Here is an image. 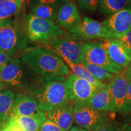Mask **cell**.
<instances>
[{"label":"cell","instance_id":"cell-33","mask_svg":"<svg viewBox=\"0 0 131 131\" xmlns=\"http://www.w3.org/2000/svg\"><path fill=\"white\" fill-rule=\"evenodd\" d=\"M123 72L127 80H128L129 82L131 83V64L126 68L125 70H123Z\"/></svg>","mask_w":131,"mask_h":131},{"label":"cell","instance_id":"cell-4","mask_svg":"<svg viewBox=\"0 0 131 131\" xmlns=\"http://www.w3.org/2000/svg\"><path fill=\"white\" fill-rule=\"evenodd\" d=\"M24 32L29 40L42 44H50L66 35V32L53 21L37 17L32 14L26 17Z\"/></svg>","mask_w":131,"mask_h":131},{"label":"cell","instance_id":"cell-3","mask_svg":"<svg viewBox=\"0 0 131 131\" xmlns=\"http://www.w3.org/2000/svg\"><path fill=\"white\" fill-rule=\"evenodd\" d=\"M38 77V75L18 58L12 59L0 71V80L4 85L27 93Z\"/></svg>","mask_w":131,"mask_h":131},{"label":"cell","instance_id":"cell-37","mask_svg":"<svg viewBox=\"0 0 131 131\" xmlns=\"http://www.w3.org/2000/svg\"><path fill=\"white\" fill-rule=\"evenodd\" d=\"M4 84L1 82V80H0V92L2 91V89H4Z\"/></svg>","mask_w":131,"mask_h":131},{"label":"cell","instance_id":"cell-1","mask_svg":"<svg viewBox=\"0 0 131 131\" xmlns=\"http://www.w3.org/2000/svg\"><path fill=\"white\" fill-rule=\"evenodd\" d=\"M66 79V77L39 76L28 94L34 98L43 112H48L69 101Z\"/></svg>","mask_w":131,"mask_h":131},{"label":"cell","instance_id":"cell-19","mask_svg":"<svg viewBox=\"0 0 131 131\" xmlns=\"http://www.w3.org/2000/svg\"><path fill=\"white\" fill-rule=\"evenodd\" d=\"M15 94L10 90L0 92V121L9 120L14 106Z\"/></svg>","mask_w":131,"mask_h":131},{"label":"cell","instance_id":"cell-15","mask_svg":"<svg viewBox=\"0 0 131 131\" xmlns=\"http://www.w3.org/2000/svg\"><path fill=\"white\" fill-rule=\"evenodd\" d=\"M101 45L109 58L123 69L131 64V57L129 53L116 39L104 40Z\"/></svg>","mask_w":131,"mask_h":131},{"label":"cell","instance_id":"cell-18","mask_svg":"<svg viewBox=\"0 0 131 131\" xmlns=\"http://www.w3.org/2000/svg\"><path fill=\"white\" fill-rule=\"evenodd\" d=\"M60 58L63 60L66 64H67L68 68L70 69V70H72V73H73L75 76L86 80L93 86L100 89L104 88L107 85L104 84V83L100 81V80L96 79L83 67L82 64H76L73 63L72 62H71L70 60L64 58V57H60Z\"/></svg>","mask_w":131,"mask_h":131},{"label":"cell","instance_id":"cell-8","mask_svg":"<svg viewBox=\"0 0 131 131\" xmlns=\"http://www.w3.org/2000/svg\"><path fill=\"white\" fill-rule=\"evenodd\" d=\"M74 38L94 40L114 39V36L103 22L95 20L89 17L84 16L74 27L68 30Z\"/></svg>","mask_w":131,"mask_h":131},{"label":"cell","instance_id":"cell-13","mask_svg":"<svg viewBox=\"0 0 131 131\" xmlns=\"http://www.w3.org/2000/svg\"><path fill=\"white\" fill-rule=\"evenodd\" d=\"M128 80L124 72L115 75L111 83L108 84L109 94L115 112H120L126 96Z\"/></svg>","mask_w":131,"mask_h":131},{"label":"cell","instance_id":"cell-27","mask_svg":"<svg viewBox=\"0 0 131 131\" xmlns=\"http://www.w3.org/2000/svg\"><path fill=\"white\" fill-rule=\"evenodd\" d=\"M124 47L131 57V30L116 39Z\"/></svg>","mask_w":131,"mask_h":131},{"label":"cell","instance_id":"cell-7","mask_svg":"<svg viewBox=\"0 0 131 131\" xmlns=\"http://www.w3.org/2000/svg\"><path fill=\"white\" fill-rule=\"evenodd\" d=\"M81 50L84 63L101 67L115 75H118L123 71L122 67L116 64L109 58L101 43H83Z\"/></svg>","mask_w":131,"mask_h":131},{"label":"cell","instance_id":"cell-36","mask_svg":"<svg viewBox=\"0 0 131 131\" xmlns=\"http://www.w3.org/2000/svg\"><path fill=\"white\" fill-rule=\"evenodd\" d=\"M5 126V123L0 121V131H3Z\"/></svg>","mask_w":131,"mask_h":131},{"label":"cell","instance_id":"cell-30","mask_svg":"<svg viewBox=\"0 0 131 131\" xmlns=\"http://www.w3.org/2000/svg\"><path fill=\"white\" fill-rule=\"evenodd\" d=\"M3 131H24L21 128L15 121L13 119H9L5 123V126Z\"/></svg>","mask_w":131,"mask_h":131},{"label":"cell","instance_id":"cell-25","mask_svg":"<svg viewBox=\"0 0 131 131\" xmlns=\"http://www.w3.org/2000/svg\"><path fill=\"white\" fill-rule=\"evenodd\" d=\"M77 3L82 12H93L99 7L100 0H77Z\"/></svg>","mask_w":131,"mask_h":131},{"label":"cell","instance_id":"cell-35","mask_svg":"<svg viewBox=\"0 0 131 131\" xmlns=\"http://www.w3.org/2000/svg\"><path fill=\"white\" fill-rule=\"evenodd\" d=\"M119 131H131L130 126H124Z\"/></svg>","mask_w":131,"mask_h":131},{"label":"cell","instance_id":"cell-39","mask_svg":"<svg viewBox=\"0 0 131 131\" xmlns=\"http://www.w3.org/2000/svg\"><path fill=\"white\" fill-rule=\"evenodd\" d=\"M6 1V0H0V2H2V1Z\"/></svg>","mask_w":131,"mask_h":131},{"label":"cell","instance_id":"cell-16","mask_svg":"<svg viewBox=\"0 0 131 131\" xmlns=\"http://www.w3.org/2000/svg\"><path fill=\"white\" fill-rule=\"evenodd\" d=\"M81 19L79 11L73 3L69 1L60 6L56 18L59 27L68 30L77 25Z\"/></svg>","mask_w":131,"mask_h":131},{"label":"cell","instance_id":"cell-20","mask_svg":"<svg viewBox=\"0 0 131 131\" xmlns=\"http://www.w3.org/2000/svg\"><path fill=\"white\" fill-rule=\"evenodd\" d=\"M129 8H131V0H100L98 9L104 15H111Z\"/></svg>","mask_w":131,"mask_h":131},{"label":"cell","instance_id":"cell-31","mask_svg":"<svg viewBox=\"0 0 131 131\" xmlns=\"http://www.w3.org/2000/svg\"><path fill=\"white\" fill-rule=\"evenodd\" d=\"M11 60L12 57L0 50V71L7 66Z\"/></svg>","mask_w":131,"mask_h":131},{"label":"cell","instance_id":"cell-34","mask_svg":"<svg viewBox=\"0 0 131 131\" xmlns=\"http://www.w3.org/2000/svg\"><path fill=\"white\" fill-rule=\"evenodd\" d=\"M68 131H89V130H86V129H82L81 127H79L74 126V127H72Z\"/></svg>","mask_w":131,"mask_h":131},{"label":"cell","instance_id":"cell-2","mask_svg":"<svg viewBox=\"0 0 131 131\" xmlns=\"http://www.w3.org/2000/svg\"><path fill=\"white\" fill-rule=\"evenodd\" d=\"M20 58L40 76L67 77L70 73L68 66L50 49H26L20 54Z\"/></svg>","mask_w":131,"mask_h":131},{"label":"cell","instance_id":"cell-12","mask_svg":"<svg viewBox=\"0 0 131 131\" xmlns=\"http://www.w3.org/2000/svg\"><path fill=\"white\" fill-rule=\"evenodd\" d=\"M117 39L131 30V8L125 9L109 15L103 22Z\"/></svg>","mask_w":131,"mask_h":131},{"label":"cell","instance_id":"cell-29","mask_svg":"<svg viewBox=\"0 0 131 131\" xmlns=\"http://www.w3.org/2000/svg\"><path fill=\"white\" fill-rule=\"evenodd\" d=\"M69 1L70 0H32V5L58 4L60 6Z\"/></svg>","mask_w":131,"mask_h":131},{"label":"cell","instance_id":"cell-21","mask_svg":"<svg viewBox=\"0 0 131 131\" xmlns=\"http://www.w3.org/2000/svg\"><path fill=\"white\" fill-rule=\"evenodd\" d=\"M59 7L60 6L58 4L32 5L30 14L37 17L53 22L56 20Z\"/></svg>","mask_w":131,"mask_h":131},{"label":"cell","instance_id":"cell-32","mask_svg":"<svg viewBox=\"0 0 131 131\" xmlns=\"http://www.w3.org/2000/svg\"><path fill=\"white\" fill-rule=\"evenodd\" d=\"M119 128L118 124L115 123H111L109 122L103 125L101 128H100L97 131H119Z\"/></svg>","mask_w":131,"mask_h":131},{"label":"cell","instance_id":"cell-17","mask_svg":"<svg viewBox=\"0 0 131 131\" xmlns=\"http://www.w3.org/2000/svg\"><path fill=\"white\" fill-rule=\"evenodd\" d=\"M86 103L98 111L107 113L115 112L109 94L108 84L98 90Z\"/></svg>","mask_w":131,"mask_h":131},{"label":"cell","instance_id":"cell-24","mask_svg":"<svg viewBox=\"0 0 131 131\" xmlns=\"http://www.w3.org/2000/svg\"><path fill=\"white\" fill-rule=\"evenodd\" d=\"M82 65L93 77L101 82L103 81H110V80L111 81L115 77V75L112 74L100 66L86 63H83Z\"/></svg>","mask_w":131,"mask_h":131},{"label":"cell","instance_id":"cell-23","mask_svg":"<svg viewBox=\"0 0 131 131\" xmlns=\"http://www.w3.org/2000/svg\"><path fill=\"white\" fill-rule=\"evenodd\" d=\"M9 119L15 121L24 131H38L43 123L40 119L29 116H17Z\"/></svg>","mask_w":131,"mask_h":131},{"label":"cell","instance_id":"cell-14","mask_svg":"<svg viewBox=\"0 0 131 131\" xmlns=\"http://www.w3.org/2000/svg\"><path fill=\"white\" fill-rule=\"evenodd\" d=\"M46 118L54 123L61 131H68L73 123V103L69 101L63 105L45 113Z\"/></svg>","mask_w":131,"mask_h":131},{"label":"cell","instance_id":"cell-22","mask_svg":"<svg viewBox=\"0 0 131 131\" xmlns=\"http://www.w3.org/2000/svg\"><path fill=\"white\" fill-rule=\"evenodd\" d=\"M21 8V0H6L0 2V23L9 20L18 14Z\"/></svg>","mask_w":131,"mask_h":131},{"label":"cell","instance_id":"cell-40","mask_svg":"<svg viewBox=\"0 0 131 131\" xmlns=\"http://www.w3.org/2000/svg\"><path fill=\"white\" fill-rule=\"evenodd\" d=\"M130 121H131V115H130Z\"/></svg>","mask_w":131,"mask_h":131},{"label":"cell","instance_id":"cell-38","mask_svg":"<svg viewBox=\"0 0 131 131\" xmlns=\"http://www.w3.org/2000/svg\"><path fill=\"white\" fill-rule=\"evenodd\" d=\"M26 0H21V5H22V7L23 6V5L24 4V3H25Z\"/></svg>","mask_w":131,"mask_h":131},{"label":"cell","instance_id":"cell-9","mask_svg":"<svg viewBox=\"0 0 131 131\" xmlns=\"http://www.w3.org/2000/svg\"><path fill=\"white\" fill-rule=\"evenodd\" d=\"M66 84L69 100L73 104L86 102L99 90L72 73H70L66 77Z\"/></svg>","mask_w":131,"mask_h":131},{"label":"cell","instance_id":"cell-28","mask_svg":"<svg viewBox=\"0 0 131 131\" xmlns=\"http://www.w3.org/2000/svg\"><path fill=\"white\" fill-rule=\"evenodd\" d=\"M38 131H61V130L50 119H46L40 126Z\"/></svg>","mask_w":131,"mask_h":131},{"label":"cell","instance_id":"cell-26","mask_svg":"<svg viewBox=\"0 0 131 131\" xmlns=\"http://www.w3.org/2000/svg\"><path fill=\"white\" fill-rule=\"evenodd\" d=\"M131 112V83L129 82L127 86V91L123 106L119 114L127 115Z\"/></svg>","mask_w":131,"mask_h":131},{"label":"cell","instance_id":"cell-11","mask_svg":"<svg viewBox=\"0 0 131 131\" xmlns=\"http://www.w3.org/2000/svg\"><path fill=\"white\" fill-rule=\"evenodd\" d=\"M17 116L32 117L43 123L47 119L45 113L38 107L34 98L30 95L23 93H18L15 95L10 118Z\"/></svg>","mask_w":131,"mask_h":131},{"label":"cell","instance_id":"cell-5","mask_svg":"<svg viewBox=\"0 0 131 131\" xmlns=\"http://www.w3.org/2000/svg\"><path fill=\"white\" fill-rule=\"evenodd\" d=\"M73 114L78 127L89 131H97L110 122L107 112L96 110L86 102L73 103Z\"/></svg>","mask_w":131,"mask_h":131},{"label":"cell","instance_id":"cell-10","mask_svg":"<svg viewBox=\"0 0 131 131\" xmlns=\"http://www.w3.org/2000/svg\"><path fill=\"white\" fill-rule=\"evenodd\" d=\"M83 42L76 38L63 37L50 43L52 50L60 57H64L76 64H82L83 62L82 54Z\"/></svg>","mask_w":131,"mask_h":131},{"label":"cell","instance_id":"cell-6","mask_svg":"<svg viewBox=\"0 0 131 131\" xmlns=\"http://www.w3.org/2000/svg\"><path fill=\"white\" fill-rule=\"evenodd\" d=\"M27 43L26 35L10 19L0 23V50L12 57L23 52Z\"/></svg>","mask_w":131,"mask_h":131}]
</instances>
